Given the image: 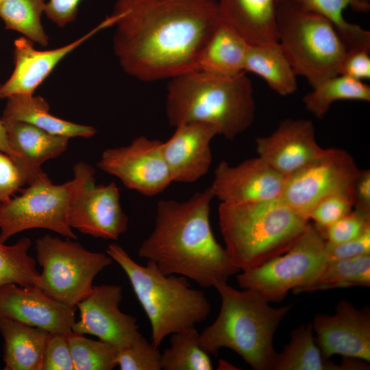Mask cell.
<instances>
[{
  "label": "cell",
  "instance_id": "cell-1",
  "mask_svg": "<svg viewBox=\"0 0 370 370\" xmlns=\"http://www.w3.org/2000/svg\"><path fill=\"white\" fill-rule=\"evenodd\" d=\"M109 16L121 67L143 82L197 70L221 22L217 0H116Z\"/></svg>",
  "mask_w": 370,
  "mask_h": 370
},
{
  "label": "cell",
  "instance_id": "cell-29",
  "mask_svg": "<svg viewBox=\"0 0 370 370\" xmlns=\"http://www.w3.org/2000/svg\"><path fill=\"white\" fill-rule=\"evenodd\" d=\"M312 88L304 97L303 102L306 110L319 119L325 115L336 101H370L368 84L343 75L330 77Z\"/></svg>",
  "mask_w": 370,
  "mask_h": 370
},
{
  "label": "cell",
  "instance_id": "cell-38",
  "mask_svg": "<svg viewBox=\"0 0 370 370\" xmlns=\"http://www.w3.org/2000/svg\"><path fill=\"white\" fill-rule=\"evenodd\" d=\"M67 336L60 333L49 334L42 370H74Z\"/></svg>",
  "mask_w": 370,
  "mask_h": 370
},
{
  "label": "cell",
  "instance_id": "cell-11",
  "mask_svg": "<svg viewBox=\"0 0 370 370\" xmlns=\"http://www.w3.org/2000/svg\"><path fill=\"white\" fill-rule=\"evenodd\" d=\"M358 171L347 151L325 149L321 156L286 177L280 198L309 221L311 210L323 199L337 194L352 196Z\"/></svg>",
  "mask_w": 370,
  "mask_h": 370
},
{
  "label": "cell",
  "instance_id": "cell-31",
  "mask_svg": "<svg viewBox=\"0 0 370 370\" xmlns=\"http://www.w3.org/2000/svg\"><path fill=\"white\" fill-rule=\"evenodd\" d=\"M163 370H212L210 355L201 347L195 326L171 334L170 347L161 353Z\"/></svg>",
  "mask_w": 370,
  "mask_h": 370
},
{
  "label": "cell",
  "instance_id": "cell-18",
  "mask_svg": "<svg viewBox=\"0 0 370 370\" xmlns=\"http://www.w3.org/2000/svg\"><path fill=\"white\" fill-rule=\"evenodd\" d=\"M258 156L272 169L288 176L308 164L325 149L315 138L312 122L306 119H285L269 136L256 140Z\"/></svg>",
  "mask_w": 370,
  "mask_h": 370
},
{
  "label": "cell",
  "instance_id": "cell-43",
  "mask_svg": "<svg viewBox=\"0 0 370 370\" xmlns=\"http://www.w3.org/2000/svg\"><path fill=\"white\" fill-rule=\"evenodd\" d=\"M354 208L370 213V170H360L352 191Z\"/></svg>",
  "mask_w": 370,
  "mask_h": 370
},
{
  "label": "cell",
  "instance_id": "cell-37",
  "mask_svg": "<svg viewBox=\"0 0 370 370\" xmlns=\"http://www.w3.org/2000/svg\"><path fill=\"white\" fill-rule=\"evenodd\" d=\"M370 229V213L353 208L331 226L323 234L328 244L336 245L360 236Z\"/></svg>",
  "mask_w": 370,
  "mask_h": 370
},
{
  "label": "cell",
  "instance_id": "cell-24",
  "mask_svg": "<svg viewBox=\"0 0 370 370\" xmlns=\"http://www.w3.org/2000/svg\"><path fill=\"white\" fill-rule=\"evenodd\" d=\"M1 119L32 125L48 133L69 138H90L97 130L89 125L70 122L49 112L47 101L34 95H16L7 98Z\"/></svg>",
  "mask_w": 370,
  "mask_h": 370
},
{
  "label": "cell",
  "instance_id": "cell-23",
  "mask_svg": "<svg viewBox=\"0 0 370 370\" xmlns=\"http://www.w3.org/2000/svg\"><path fill=\"white\" fill-rule=\"evenodd\" d=\"M4 370H42L49 332L10 319L0 318Z\"/></svg>",
  "mask_w": 370,
  "mask_h": 370
},
{
  "label": "cell",
  "instance_id": "cell-5",
  "mask_svg": "<svg viewBox=\"0 0 370 370\" xmlns=\"http://www.w3.org/2000/svg\"><path fill=\"white\" fill-rule=\"evenodd\" d=\"M218 218L225 249L240 271L288 251L309 223L280 197L240 204L220 203Z\"/></svg>",
  "mask_w": 370,
  "mask_h": 370
},
{
  "label": "cell",
  "instance_id": "cell-26",
  "mask_svg": "<svg viewBox=\"0 0 370 370\" xmlns=\"http://www.w3.org/2000/svg\"><path fill=\"white\" fill-rule=\"evenodd\" d=\"M248 45L234 30L220 22L201 51L197 70L221 77H234L245 72Z\"/></svg>",
  "mask_w": 370,
  "mask_h": 370
},
{
  "label": "cell",
  "instance_id": "cell-42",
  "mask_svg": "<svg viewBox=\"0 0 370 370\" xmlns=\"http://www.w3.org/2000/svg\"><path fill=\"white\" fill-rule=\"evenodd\" d=\"M82 0H49L46 2L45 14L59 27L73 22L77 16Z\"/></svg>",
  "mask_w": 370,
  "mask_h": 370
},
{
  "label": "cell",
  "instance_id": "cell-28",
  "mask_svg": "<svg viewBox=\"0 0 370 370\" xmlns=\"http://www.w3.org/2000/svg\"><path fill=\"white\" fill-rule=\"evenodd\" d=\"M278 6L314 12L329 20L344 42L347 50L370 49V32L347 22L343 12L351 7L356 10L354 0H277Z\"/></svg>",
  "mask_w": 370,
  "mask_h": 370
},
{
  "label": "cell",
  "instance_id": "cell-8",
  "mask_svg": "<svg viewBox=\"0 0 370 370\" xmlns=\"http://www.w3.org/2000/svg\"><path fill=\"white\" fill-rule=\"evenodd\" d=\"M278 43L295 74L312 88L338 75L347 50L333 24L310 12L278 6Z\"/></svg>",
  "mask_w": 370,
  "mask_h": 370
},
{
  "label": "cell",
  "instance_id": "cell-39",
  "mask_svg": "<svg viewBox=\"0 0 370 370\" xmlns=\"http://www.w3.org/2000/svg\"><path fill=\"white\" fill-rule=\"evenodd\" d=\"M24 185L26 182L15 162L0 151V205L9 201Z\"/></svg>",
  "mask_w": 370,
  "mask_h": 370
},
{
  "label": "cell",
  "instance_id": "cell-19",
  "mask_svg": "<svg viewBox=\"0 0 370 370\" xmlns=\"http://www.w3.org/2000/svg\"><path fill=\"white\" fill-rule=\"evenodd\" d=\"M106 18L96 27L66 45L49 50H38L34 42L24 36L14 42V70L0 84V99L16 95H34L58 63L98 31L110 27Z\"/></svg>",
  "mask_w": 370,
  "mask_h": 370
},
{
  "label": "cell",
  "instance_id": "cell-13",
  "mask_svg": "<svg viewBox=\"0 0 370 370\" xmlns=\"http://www.w3.org/2000/svg\"><path fill=\"white\" fill-rule=\"evenodd\" d=\"M122 287L116 284L94 286L90 293L77 304L79 320L73 332L90 334L118 349L130 345L141 334L137 319L121 311Z\"/></svg>",
  "mask_w": 370,
  "mask_h": 370
},
{
  "label": "cell",
  "instance_id": "cell-16",
  "mask_svg": "<svg viewBox=\"0 0 370 370\" xmlns=\"http://www.w3.org/2000/svg\"><path fill=\"white\" fill-rule=\"evenodd\" d=\"M285 176L258 156L236 166L221 161L214 170L211 190L221 203L240 204L279 198Z\"/></svg>",
  "mask_w": 370,
  "mask_h": 370
},
{
  "label": "cell",
  "instance_id": "cell-7",
  "mask_svg": "<svg viewBox=\"0 0 370 370\" xmlns=\"http://www.w3.org/2000/svg\"><path fill=\"white\" fill-rule=\"evenodd\" d=\"M95 169L86 162L73 167V178L54 184L43 171L21 195L0 205V243H4L21 232L41 228L75 240L68 222L73 201L83 184L95 175Z\"/></svg>",
  "mask_w": 370,
  "mask_h": 370
},
{
  "label": "cell",
  "instance_id": "cell-21",
  "mask_svg": "<svg viewBox=\"0 0 370 370\" xmlns=\"http://www.w3.org/2000/svg\"><path fill=\"white\" fill-rule=\"evenodd\" d=\"M6 129L12 159L26 185L42 173V164L67 149L70 138L48 133L27 123L1 119Z\"/></svg>",
  "mask_w": 370,
  "mask_h": 370
},
{
  "label": "cell",
  "instance_id": "cell-40",
  "mask_svg": "<svg viewBox=\"0 0 370 370\" xmlns=\"http://www.w3.org/2000/svg\"><path fill=\"white\" fill-rule=\"evenodd\" d=\"M367 254H370V229L360 236L345 243L336 245L325 243V256L328 262L353 258Z\"/></svg>",
  "mask_w": 370,
  "mask_h": 370
},
{
  "label": "cell",
  "instance_id": "cell-41",
  "mask_svg": "<svg viewBox=\"0 0 370 370\" xmlns=\"http://www.w3.org/2000/svg\"><path fill=\"white\" fill-rule=\"evenodd\" d=\"M370 49L347 51L343 58L338 74L362 81L370 78Z\"/></svg>",
  "mask_w": 370,
  "mask_h": 370
},
{
  "label": "cell",
  "instance_id": "cell-17",
  "mask_svg": "<svg viewBox=\"0 0 370 370\" xmlns=\"http://www.w3.org/2000/svg\"><path fill=\"white\" fill-rule=\"evenodd\" d=\"M77 307L60 303L38 286L9 283L0 286V318L10 319L49 333L69 334Z\"/></svg>",
  "mask_w": 370,
  "mask_h": 370
},
{
  "label": "cell",
  "instance_id": "cell-25",
  "mask_svg": "<svg viewBox=\"0 0 370 370\" xmlns=\"http://www.w3.org/2000/svg\"><path fill=\"white\" fill-rule=\"evenodd\" d=\"M325 359L314 336L311 323L293 330L289 343L282 352L278 353L273 370H353L365 369L362 360L345 358L341 365Z\"/></svg>",
  "mask_w": 370,
  "mask_h": 370
},
{
  "label": "cell",
  "instance_id": "cell-20",
  "mask_svg": "<svg viewBox=\"0 0 370 370\" xmlns=\"http://www.w3.org/2000/svg\"><path fill=\"white\" fill-rule=\"evenodd\" d=\"M216 135V129L206 123L175 127L173 134L162 145L173 182H194L208 173L212 160L210 142Z\"/></svg>",
  "mask_w": 370,
  "mask_h": 370
},
{
  "label": "cell",
  "instance_id": "cell-15",
  "mask_svg": "<svg viewBox=\"0 0 370 370\" xmlns=\"http://www.w3.org/2000/svg\"><path fill=\"white\" fill-rule=\"evenodd\" d=\"M315 341L323 356L333 355L370 362V311L340 301L333 314H317L312 321Z\"/></svg>",
  "mask_w": 370,
  "mask_h": 370
},
{
  "label": "cell",
  "instance_id": "cell-35",
  "mask_svg": "<svg viewBox=\"0 0 370 370\" xmlns=\"http://www.w3.org/2000/svg\"><path fill=\"white\" fill-rule=\"evenodd\" d=\"M117 366L121 370H160L161 352L142 334L130 345L119 349Z\"/></svg>",
  "mask_w": 370,
  "mask_h": 370
},
{
  "label": "cell",
  "instance_id": "cell-10",
  "mask_svg": "<svg viewBox=\"0 0 370 370\" xmlns=\"http://www.w3.org/2000/svg\"><path fill=\"white\" fill-rule=\"evenodd\" d=\"M325 240L309 222L297 242L286 252L236 276L241 288L252 290L269 302H280L311 284L325 267Z\"/></svg>",
  "mask_w": 370,
  "mask_h": 370
},
{
  "label": "cell",
  "instance_id": "cell-14",
  "mask_svg": "<svg viewBox=\"0 0 370 370\" xmlns=\"http://www.w3.org/2000/svg\"><path fill=\"white\" fill-rule=\"evenodd\" d=\"M128 221L115 182L96 184L94 175L77 193L68 215L71 228L107 240H117L127 230Z\"/></svg>",
  "mask_w": 370,
  "mask_h": 370
},
{
  "label": "cell",
  "instance_id": "cell-46",
  "mask_svg": "<svg viewBox=\"0 0 370 370\" xmlns=\"http://www.w3.org/2000/svg\"><path fill=\"white\" fill-rule=\"evenodd\" d=\"M4 0H0V5L3 3Z\"/></svg>",
  "mask_w": 370,
  "mask_h": 370
},
{
  "label": "cell",
  "instance_id": "cell-27",
  "mask_svg": "<svg viewBox=\"0 0 370 370\" xmlns=\"http://www.w3.org/2000/svg\"><path fill=\"white\" fill-rule=\"evenodd\" d=\"M245 71L262 77L280 95H291L297 89V75L278 42L248 45Z\"/></svg>",
  "mask_w": 370,
  "mask_h": 370
},
{
  "label": "cell",
  "instance_id": "cell-6",
  "mask_svg": "<svg viewBox=\"0 0 370 370\" xmlns=\"http://www.w3.org/2000/svg\"><path fill=\"white\" fill-rule=\"evenodd\" d=\"M106 254L124 271L134 292L149 320L151 343L159 347L169 335L204 321L210 312L205 293L190 286L187 278L163 273L151 261L135 262L116 243Z\"/></svg>",
  "mask_w": 370,
  "mask_h": 370
},
{
  "label": "cell",
  "instance_id": "cell-2",
  "mask_svg": "<svg viewBox=\"0 0 370 370\" xmlns=\"http://www.w3.org/2000/svg\"><path fill=\"white\" fill-rule=\"evenodd\" d=\"M213 198L209 186L186 201L160 200L153 230L140 245L139 257L154 262L166 275L184 276L206 288L238 273L212 231Z\"/></svg>",
  "mask_w": 370,
  "mask_h": 370
},
{
  "label": "cell",
  "instance_id": "cell-36",
  "mask_svg": "<svg viewBox=\"0 0 370 370\" xmlns=\"http://www.w3.org/2000/svg\"><path fill=\"white\" fill-rule=\"evenodd\" d=\"M354 208L352 195L337 194L319 201L311 210L309 221L323 236L326 230Z\"/></svg>",
  "mask_w": 370,
  "mask_h": 370
},
{
  "label": "cell",
  "instance_id": "cell-34",
  "mask_svg": "<svg viewBox=\"0 0 370 370\" xmlns=\"http://www.w3.org/2000/svg\"><path fill=\"white\" fill-rule=\"evenodd\" d=\"M67 338L74 370H112L117 366L119 349L113 345L75 332Z\"/></svg>",
  "mask_w": 370,
  "mask_h": 370
},
{
  "label": "cell",
  "instance_id": "cell-3",
  "mask_svg": "<svg viewBox=\"0 0 370 370\" xmlns=\"http://www.w3.org/2000/svg\"><path fill=\"white\" fill-rule=\"evenodd\" d=\"M255 111L252 84L245 72L221 77L195 70L169 79L166 116L174 127L206 123L232 140L252 125Z\"/></svg>",
  "mask_w": 370,
  "mask_h": 370
},
{
  "label": "cell",
  "instance_id": "cell-44",
  "mask_svg": "<svg viewBox=\"0 0 370 370\" xmlns=\"http://www.w3.org/2000/svg\"><path fill=\"white\" fill-rule=\"evenodd\" d=\"M0 151L8 154L12 158L13 153L10 147L8 134L3 121L0 119Z\"/></svg>",
  "mask_w": 370,
  "mask_h": 370
},
{
  "label": "cell",
  "instance_id": "cell-4",
  "mask_svg": "<svg viewBox=\"0 0 370 370\" xmlns=\"http://www.w3.org/2000/svg\"><path fill=\"white\" fill-rule=\"evenodd\" d=\"M213 287L221 305L214 321L199 334L201 348L214 356L228 348L255 370H273L278 356L274 334L292 305L273 308L256 292L236 289L227 282H217Z\"/></svg>",
  "mask_w": 370,
  "mask_h": 370
},
{
  "label": "cell",
  "instance_id": "cell-12",
  "mask_svg": "<svg viewBox=\"0 0 370 370\" xmlns=\"http://www.w3.org/2000/svg\"><path fill=\"white\" fill-rule=\"evenodd\" d=\"M162 145L159 140L138 136L127 146L104 150L97 166L118 177L127 188L153 197L173 182Z\"/></svg>",
  "mask_w": 370,
  "mask_h": 370
},
{
  "label": "cell",
  "instance_id": "cell-32",
  "mask_svg": "<svg viewBox=\"0 0 370 370\" xmlns=\"http://www.w3.org/2000/svg\"><path fill=\"white\" fill-rule=\"evenodd\" d=\"M45 0H4L0 5V18L5 27L16 31L42 46H47L49 38L41 23Z\"/></svg>",
  "mask_w": 370,
  "mask_h": 370
},
{
  "label": "cell",
  "instance_id": "cell-30",
  "mask_svg": "<svg viewBox=\"0 0 370 370\" xmlns=\"http://www.w3.org/2000/svg\"><path fill=\"white\" fill-rule=\"evenodd\" d=\"M351 286H370V254L327 261L317 278L298 293Z\"/></svg>",
  "mask_w": 370,
  "mask_h": 370
},
{
  "label": "cell",
  "instance_id": "cell-33",
  "mask_svg": "<svg viewBox=\"0 0 370 370\" xmlns=\"http://www.w3.org/2000/svg\"><path fill=\"white\" fill-rule=\"evenodd\" d=\"M31 245L27 237L10 246L0 243V286L9 283L38 286L40 273L35 260L28 254Z\"/></svg>",
  "mask_w": 370,
  "mask_h": 370
},
{
  "label": "cell",
  "instance_id": "cell-9",
  "mask_svg": "<svg viewBox=\"0 0 370 370\" xmlns=\"http://www.w3.org/2000/svg\"><path fill=\"white\" fill-rule=\"evenodd\" d=\"M70 239L46 234L36 240V260L42 268L38 287L56 301L77 307L92 291L97 275L113 260Z\"/></svg>",
  "mask_w": 370,
  "mask_h": 370
},
{
  "label": "cell",
  "instance_id": "cell-22",
  "mask_svg": "<svg viewBox=\"0 0 370 370\" xmlns=\"http://www.w3.org/2000/svg\"><path fill=\"white\" fill-rule=\"evenodd\" d=\"M219 18L249 45L278 42L277 0H217Z\"/></svg>",
  "mask_w": 370,
  "mask_h": 370
},
{
  "label": "cell",
  "instance_id": "cell-45",
  "mask_svg": "<svg viewBox=\"0 0 370 370\" xmlns=\"http://www.w3.org/2000/svg\"><path fill=\"white\" fill-rule=\"evenodd\" d=\"M356 5V11L367 12L370 9L369 0H354Z\"/></svg>",
  "mask_w": 370,
  "mask_h": 370
}]
</instances>
